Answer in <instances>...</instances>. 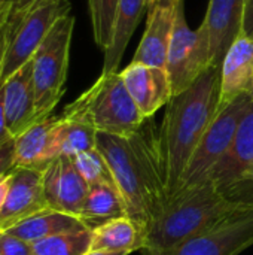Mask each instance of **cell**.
<instances>
[{
	"label": "cell",
	"instance_id": "cell-1",
	"mask_svg": "<svg viewBox=\"0 0 253 255\" xmlns=\"http://www.w3.org/2000/svg\"><path fill=\"white\" fill-rule=\"evenodd\" d=\"M95 148L112 172L127 217L137 224L146 239L169 205L158 133L152 134L145 124L128 137L97 131Z\"/></svg>",
	"mask_w": 253,
	"mask_h": 255
},
{
	"label": "cell",
	"instance_id": "cell-2",
	"mask_svg": "<svg viewBox=\"0 0 253 255\" xmlns=\"http://www.w3.org/2000/svg\"><path fill=\"white\" fill-rule=\"evenodd\" d=\"M221 66H210L191 87L173 96L158 131L169 203L206 131L218 115Z\"/></svg>",
	"mask_w": 253,
	"mask_h": 255
},
{
	"label": "cell",
	"instance_id": "cell-3",
	"mask_svg": "<svg viewBox=\"0 0 253 255\" xmlns=\"http://www.w3.org/2000/svg\"><path fill=\"white\" fill-rule=\"evenodd\" d=\"M253 202L230 199L209 179L189 193L174 197L145 239L143 255H163L197 233L251 208Z\"/></svg>",
	"mask_w": 253,
	"mask_h": 255
},
{
	"label": "cell",
	"instance_id": "cell-4",
	"mask_svg": "<svg viewBox=\"0 0 253 255\" xmlns=\"http://www.w3.org/2000/svg\"><path fill=\"white\" fill-rule=\"evenodd\" d=\"M63 115L82 121L98 133L124 137L133 136L146 123L119 72L101 73L86 91L66 106Z\"/></svg>",
	"mask_w": 253,
	"mask_h": 255
},
{
	"label": "cell",
	"instance_id": "cell-5",
	"mask_svg": "<svg viewBox=\"0 0 253 255\" xmlns=\"http://www.w3.org/2000/svg\"><path fill=\"white\" fill-rule=\"evenodd\" d=\"M73 28L75 16L72 13L58 19L33 57V87L37 121L52 117V111L66 91Z\"/></svg>",
	"mask_w": 253,
	"mask_h": 255
},
{
	"label": "cell",
	"instance_id": "cell-6",
	"mask_svg": "<svg viewBox=\"0 0 253 255\" xmlns=\"http://www.w3.org/2000/svg\"><path fill=\"white\" fill-rule=\"evenodd\" d=\"M253 94H245L231 102L227 108L218 112L215 121L206 131L198 148L195 149L174 197L192 191L210 179L213 170L228 152L237 127L252 102ZM173 197V199H174ZM171 199V200H173Z\"/></svg>",
	"mask_w": 253,
	"mask_h": 255
},
{
	"label": "cell",
	"instance_id": "cell-7",
	"mask_svg": "<svg viewBox=\"0 0 253 255\" xmlns=\"http://www.w3.org/2000/svg\"><path fill=\"white\" fill-rule=\"evenodd\" d=\"M212 64L209 33L201 22L192 30L185 18L183 1L176 10L173 36L169 48L166 69L171 81L173 96L191 87Z\"/></svg>",
	"mask_w": 253,
	"mask_h": 255
},
{
	"label": "cell",
	"instance_id": "cell-8",
	"mask_svg": "<svg viewBox=\"0 0 253 255\" xmlns=\"http://www.w3.org/2000/svg\"><path fill=\"white\" fill-rule=\"evenodd\" d=\"M70 3L67 0H46L39 4L24 21L7 36V46L3 58L0 75V87L19 70L24 64L33 60L34 54L57 24L58 19L70 13Z\"/></svg>",
	"mask_w": 253,
	"mask_h": 255
},
{
	"label": "cell",
	"instance_id": "cell-9",
	"mask_svg": "<svg viewBox=\"0 0 253 255\" xmlns=\"http://www.w3.org/2000/svg\"><path fill=\"white\" fill-rule=\"evenodd\" d=\"M253 245V205L163 255H239Z\"/></svg>",
	"mask_w": 253,
	"mask_h": 255
},
{
	"label": "cell",
	"instance_id": "cell-10",
	"mask_svg": "<svg viewBox=\"0 0 253 255\" xmlns=\"http://www.w3.org/2000/svg\"><path fill=\"white\" fill-rule=\"evenodd\" d=\"M253 161V99L246 109L233 143L213 170L210 181L215 187L230 199L249 200L253 199L245 188V173Z\"/></svg>",
	"mask_w": 253,
	"mask_h": 255
},
{
	"label": "cell",
	"instance_id": "cell-11",
	"mask_svg": "<svg viewBox=\"0 0 253 255\" xmlns=\"http://www.w3.org/2000/svg\"><path fill=\"white\" fill-rule=\"evenodd\" d=\"M89 185L78 172L73 158L57 157L43 170V194L48 208L79 218Z\"/></svg>",
	"mask_w": 253,
	"mask_h": 255
},
{
	"label": "cell",
	"instance_id": "cell-12",
	"mask_svg": "<svg viewBox=\"0 0 253 255\" xmlns=\"http://www.w3.org/2000/svg\"><path fill=\"white\" fill-rule=\"evenodd\" d=\"M43 194V170L13 167L9 172L7 193L0 211V230L46 209Z\"/></svg>",
	"mask_w": 253,
	"mask_h": 255
},
{
	"label": "cell",
	"instance_id": "cell-13",
	"mask_svg": "<svg viewBox=\"0 0 253 255\" xmlns=\"http://www.w3.org/2000/svg\"><path fill=\"white\" fill-rule=\"evenodd\" d=\"M119 73L130 96L146 120L154 117L163 106H167L173 97L171 81L164 67L131 61Z\"/></svg>",
	"mask_w": 253,
	"mask_h": 255
},
{
	"label": "cell",
	"instance_id": "cell-14",
	"mask_svg": "<svg viewBox=\"0 0 253 255\" xmlns=\"http://www.w3.org/2000/svg\"><path fill=\"white\" fill-rule=\"evenodd\" d=\"M3 112L12 137L37 123L33 87V60L16 70L1 85Z\"/></svg>",
	"mask_w": 253,
	"mask_h": 255
},
{
	"label": "cell",
	"instance_id": "cell-15",
	"mask_svg": "<svg viewBox=\"0 0 253 255\" xmlns=\"http://www.w3.org/2000/svg\"><path fill=\"white\" fill-rule=\"evenodd\" d=\"M245 94H253V39L240 33L221 64L218 112Z\"/></svg>",
	"mask_w": 253,
	"mask_h": 255
},
{
	"label": "cell",
	"instance_id": "cell-16",
	"mask_svg": "<svg viewBox=\"0 0 253 255\" xmlns=\"http://www.w3.org/2000/svg\"><path fill=\"white\" fill-rule=\"evenodd\" d=\"M245 0H210L203 24L209 33L213 66H221L233 42L242 33Z\"/></svg>",
	"mask_w": 253,
	"mask_h": 255
},
{
	"label": "cell",
	"instance_id": "cell-17",
	"mask_svg": "<svg viewBox=\"0 0 253 255\" xmlns=\"http://www.w3.org/2000/svg\"><path fill=\"white\" fill-rule=\"evenodd\" d=\"M176 10L177 7L169 9L163 6H155L154 9L148 10L146 28L133 57V63L166 69L174 28Z\"/></svg>",
	"mask_w": 253,
	"mask_h": 255
},
{
	"label": "cell",
	"instance_id": "cell-18",
	"mask_svg": "<svg viewBox=\"0 0 253 255\" xmlns=\"http://www.w3.org/2000/svg\"><path fill=\"white\" fill-rule=\"evenodd\" d=\"M58 117L34 123L19 136L13 137V166L45 170L54 160L52 134Z\"/></svg>",
	"mask_w": 253,
	"mask_h": 255
},
{
	"label": "cell",
	"instance_id": "cell-19",
	"mask_svg": "<svg viewBox=\"0 0 253 255\" xmlns=\"http://www.w3.org/2000/svg\"><path fill=\"white\" fill-rule=\"evenodd\" d=\"M85 229L86 227L78 217L46 208L12 224L3 232L27 244H34V242H39L42 239H46L55 235L67 233V232H78V230H85Z\"/></svg>",
	"mask_w": 253,
	"mask_h": 255
},
{
	"label": "cell",
	"instance_id": "cell-20",
	"mask_svg": "<svg viewBox=\"0 0 253 255\" xmlns=\"http://www.w3.org/2000/svg\"><path fill=\"white\" fill-rule=\"evenodd\" d=\"M145 9H146V0H119L115 15V22H113L112 42L104 49V61H103L101 73L118 72L124 52L142 19Z\"/></svg>",
	"mask_w": 253,
	"mask_h": 255
},
{
	"label": "cell",
	"instance_id": "cell-21",
	"mask_svg": "<svg viewBox=\"0 0 253 255\" xmlns=\"http://www.w3.org/2000/svg\"><path fill=\"white\" fill-rule=\"evenodd\" d=\"M127 217L125 203L116 185H91L84 202L79 220L89 230H94L112 220Z\"/></svg>",
	"mask_w": 253,
	"mask_h": 255
},
{
	"label": "cell",
	"instance_id": "cell-22",
	"mask_svg": "<svg viewBox=\"0 0 253 255\" xmlns=\"http://www.w3.org/2000/svg\"><path fill=\"white\" fill-rule=\"evenodd\" d=\"M92 232L91 251L127 253L142 251L145 247V235L128 217L112 220Z\"/></svg>",
	"mask_w": 253,
	"mask_h": 255
},
{
	"label": "cell",
	"instance_id": "cell-23",
	"mask_svg": "<svg viewBox=\"0 0 253 255\" xmlns=\"http://www.w3.org/2000/svg\"><path fill=\"white\" fill-rule=\"evenodd\" d=\"M97 131L78 120L67 118L64 115L58 117V121L52 134V154L57 157H76L82 152L95 148Z\"/></svg>",
	"mask_w": 253,
	"mask_h": 255
},
{
	"label": "cell",
	"instance_id": "cell-24",
	"mask_svg": "<svg viewBox=\"0 0 253 255\" xmlns=\"http://www.w3.org/2000/svg\"><path fill=\"white\" fill-rule=\"evenodd\" d=\"M92 232L89 229L55 235L31 244L33 255H85L91 251Z\"/></svg>",
	"mask_w": 253,
	"mask_h": 255
},
{
	"label": "cell",
	"instance_id": "cell-25",
	"mask_svg": "<svg viewBox=\"0 0 253 255\" xmlns=\"http://www.w3.org/2000/svg\"><path fill=\"white\" fill-rule=\"evenodd\" d=\"M118 4L119 0H88L94 42L103 51L112 42V31Z\"/></svg>",
	"mask_w": 253,
	"mask_h": 255
},
{
	"label": "cell",
	"instance_id": "cell-26",
	"mask_svg": "<svg viewBox=\"0 0 253 255\" xmlns=\"http://www.w3.org/2000/svg\"><path fill=\"white\" fill-rule=\"evenodd\" d=\"M73 163H75L78 172L81 173V176L85 179V182L89 187L98 185V184L115 185L112 172H110L104 157L100 154V151L97 148L73 157Z\"/></svg>",
	"mask_w": 253,
	"mask_h": 255
},
{
	"label": "cell",
	"instance_id": "cell-27",
	"mask_svg": "<svg viewBox=\"0 0 253 255\" xmlns=\"http://www.w3.org/2000/svg\"><path fill=\"white\" fill-rule=\"evenodd\" d=\"M46 0H10L9 1V15H7V36L15 31V28L30 15L39 4Z\"/></svg>",
	"mask_w": 253,
	"mask_h": 255
},
{
	"label": "cell",
	"instance_id": "cell-28",
	"mask_svg": "<svg viewBox=\"0 0 253 255\" xmlns=\"http://www.w3.org/2000/svg\"><path fill=\"white\" fill-rule=\"evenodd\" d=\"M0 255H33L31 244L0 230Z\"/></svg>",
	"mask_w": 253,
	"mask_h": 255
},
{
	"label": "cell",
	"instance_id": "cell-29",
	"mask_svg": "<svg viewBox=\"0 0 253 255\" xmlns=\"http://www.w3.org/2000/svg\"><path fill=\"white\" fill-rule=\"evenodd\" d=\"M13 139L0 146V176L13 169Z\"/></svg>",
	"mask_w": 253,
	"mask_h": 255
},
{
	"label": "cell",
	"instance_id": "cell-30",
	"mask_svg": "<svg viewBox=\"0 0 253 255\" xmlns=\"http://www.w3.org/2000/svg\"><path fill=\"white\" fill-rule=\"evenodd\" d=\"M242 34L253 39V0H245L243 19H242Z\"/></svg>",
	"mask_w": 253,
	"mask_h": 255
},
{
	"label": "cell",
	"instance_id": "cell-31",
	"mask_svg": "<svg viewBox=\"0 0 253 255\" xmlns=\"http://www.w3.org/2000/svg\"><path fill=\"white\" fill-rule=\"evenodd\" d=\"M7 15L9 12H4L3 15H0V75H1V67H3V58H4V52H6V46H7Z\"/></svg>",
	"mask_w": 253,
	"mask_h": 255
},
{
	"label": "cell",
	"instance_id": "cell-32",
	"mask_svg": "<svg viewBox=\"0 0 253 255\" xmlns=\"http://www.w3.org/2000/svg\"><path fill=\"white\" fill-rule=\"evenodd\" d=\"M13 137L10 136L7 126H6V120H4V112H3V100H1V87H0V146L4 145L6 142L12 140Z\"/></svg>",
	"mask_w": 253,
	"mask_h": 255
},
{
	"label": "cell",
	"instance_id": "cell-33",
	"mask_svg": "<svg viewBox=\"0 0 253 255\" xmlns=\"http://www.w3.org/2000/svg\"><path fill=\"white\" fill-rule=\"evenodd\" d=\"M7 184H9V172L0 176V211L4 205L6 193H7Z\"/></svg>",
	"mask_w": 253,
	"mask_h": 255
},
{
	"label": "cell",
	"instance_id": "cell-34",
	"mask_svg": "<svg viewBox=\"0 0 253 255\" xmlns=\"http://www.w3.org/2000/svg\"><path fill=\"white\" fill-rule=\"evenodd\" d=\"M243 182H245V188H246V191H248V194L251 196V190L253 188V161L252 164L249 166V169L246 170V173H245V179H243ZM253 199V196H251Z\"/></svg>",
	"mask_w": 253,
	"mask_h": 255
},
{
	"label": "cell",
	"instance_id": "cell-35",
	"mask_svg": "<svg viewBox=\"0 0 253 255\" xmlns=\"http://www.w3.org/2000/svg\"><path fill=\"white\" fill-rule=\"evenodd\" d=\"M180 1H183V0H158L157 6H163V7H169V9H176Z\"/></svg>",
	"mask_w": 253,
	"mask_h": 255
},
{
	"label": "cell",
	"instance_id": "cell-36",
	"mask_svg": "<svg viewBox=\"0 0 253 255\" xmlns=\"http://www.w3.org/2000/svg\"><path fill=\"white\" fill-rule=\"evenodd\" d=\"M85 255H130L127 253H109V251H89Z\"/></svg>",
	"mask_w": 253,
	"mask_h": 255
},
{
	"label": "cell",
	"instance_id": "cell-37",
	"mask_svg": "<svg viewBox=\"0 0 253 255\" xmlns=\"http://www.w3.org/2000/svg\"><path fill=\"white\" fill-rule=\"evenodd\" d=\"M9 1L10 0H0V15L4 12H9Z\"/></svg>",
	"mask_w": 253,
	"mask_h": 255
},
{
	"label": "cell",
	"instance_id": "cell-38",
	"mask_svg": "<svg viewBox=\"0 0 253 255\" xmlns=\"http://www.w3.org/2000/svg\"><path fill=\"white\" fill-rule=\"evenodd\" d=\"M158 0H146V10H151L157 6Z\"/></svg>",
	"mask_w": 253,
	"mask_h": 255
}]
</instances>
